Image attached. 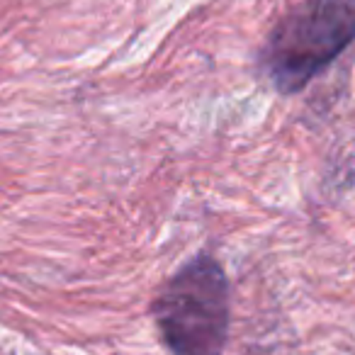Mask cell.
I'll use <instances>...</instances> for the list:
<instances>
[{
    "mask_svg": "<svg viewBox=\"0 0 355 355\" xmlns=\"http://www.w3.org/2000/svg\"><path fill=\"white\" fill-rule=\"evenodd\" d=\"M355 42V0H302L270 32L261 66L280 93L304 90Z\"/></svg>",
    "mask_w": 355,
    "mask_h": 355,
    "instance_id": "obj_1",
    "label": "cell"
},
{
    "mask_svg": "<svg viewBox=\"0 0 355 355\" xmlns=\"http://www.w3.org/2000/svg\"><path fill=\"white\" fill-rule=\"evenodd\" d=\"M153 319L173 355H222L229 336V280L217 258L198 253L153 302Z\"/></svg>",
    "mask_w": 355,
    "mask_h": 355,
    "instance_id": "obj_2",
    "label": "cell"
}]
</instances>
